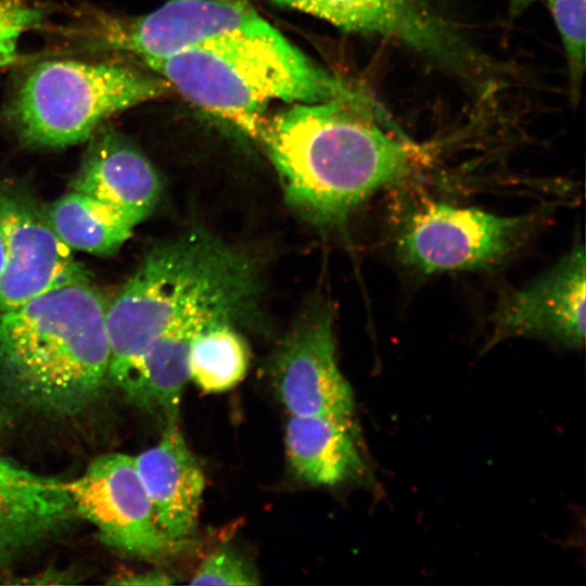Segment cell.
I'll use <instances>...</instances> for the list:
<instances>
[{
    "instance_id": "1",
    "label": "cell",
    "mask_w": 586,
    "mask_h": 586,
    "mask_svg": "<svg viewBox=\"0 0 586 586\" xmlns=\"http://www.w3.org/2000/svg\"><path fill=\"white\" fill-rule=\"evenodd\" d=\"M289 203L310 221L342 224L369 195L412 176L431 148L408 138L372 99L295 103L256 136Z\"/></svg>"
},
{
    "instance_id": "2",
    "label": "cell",
    "mask_w": 586,
    "mask_h": 586,
    "mask_svg": "<svg viewBox=\"0 0 586 586\" xmlns=\"http://www.w3.org/2000/svg\"><path fill=\"white\" fill-rule=\"evenodd\" d=\"M258 288L255 260L204 231L154 247L105 307L110 382L129 397L144 354L164 332L204 314L240 321L255 308Z\"/></svg>"
},
{
    "instance_id": "3",
    "label": "cell",
    "mask_w": 586,
    "mask_h": 586,
    "mask_svg": "<svg viewBox=\"0 0 586 586\" xmlns=\"http://www.w3.org/2000/svg\"><path fill=\"white\" fill-rule=\"evenodd\" d=\"M105 305L90 281L0 311V393L24 411L67 418L110 382Z\"/></svg>"
},
{
    "instance_id": "4",
    "label": "cell",
    "mask_w": 586,
    "mask_h": 586,
    "mask_svg": "<svg viewBox=\"0 0 586 586\" xmlns=\"http://www.w3.org/2000/svg\"><path fill=\"white\" fill-rule=\"evenodd\" d=\"M144 64L188 101L254 138L272 100L317 103L360 93L271 25L219 35Z\"/></svg>"
},
{
    "instance_id": "5",
    "label": "cell",
    "mask_w": 586,
    "mask_h": 586,
    "mask_svg": "<svg viewBox=\"0 0 586 586\" xmlns=\"http://www.w3.org/2000/svg\"><path fill=\"white\" fill-rule=\"evenodd\" d=\"M171 90L157 74L129 64L48 59L22 74L5 119L29 146L64 148L91 138L111 116Z\"/></svg>"
},
{
    "instance_id": "6",
    "label": "cell",
    "mask_w": 586,
    "mask_h": 586,
    "mask_svg": "<svg viewBox=\"0 0 586 586\" xmlns=\"http://www.w3.org/2000/svg\"><path fill=\"white\" fill-rule=\"evenodd\" d=\"M536 224L534 214L501 216L473 206L428 202L400 224L395 254L421 273L483 269L517 252Z\"/></svg>"
},
{
    "instance_id": "7",
    "label": "cell",
    "mask_w": 586,
    "mask_h": 586,
    "mask_svg": "<svg viewBox=\"0 0 586 586\" xmlns=\"http://www.w3.org/2000/svg\"><path fill=\"white\" fill-rule=\"evenodd\" d=\"M269 25L249 0H168L135 17L92 12L69 31L88 48L123 52L145 62L219 35Z\"/></svg>"
},
{
    "instance_id": "8",
    "label": "cell",
    "mask_w": 586,
    "mask_h": 586,
    "mask_svg": "<svg viewBox=\"0 0 586 586\" xmlns=\"http://www.w3.org/2000/svg\"><path fill=\"white\" fill-rule=\"evenodd\" d=\"M343 30L399 43L484 94L495 85V66L431 0H335Z\"/></svg>"
},
{
    "instance_id": "9",
    "label": "cell",
    "mask_w": 586,
    "mask_h": 586,
    "mask_svg": "<svg viewBox=\"0 0 586 586\" xmlns=\"http://www.w3.org/2000/svg\"><path fill=\"white\" fill-rule=\"evenodd\" d=\"M63 485L77 515L119 551L154 558L177 551L182 544L169 539L158 527L133 457L101 456L79 477Z\"/></svg>"
},
{
    "instance_id": "10",
    "label": "cell",
    "mask_w": 586,
    "mask_h": 586,
    "mask_svg": "<svg viewBox=\"0 0 586 586\" xmlns=\"http://www.w3.org/2000/svg\"><path fill=\"white\" fill-rule=\"evenodd\" d=\"M0 238L4 264L0 273V311L74 282L90 281L47 216L27 195L0 192Z\"/></svg>"
},
{
    "instance_id": "11",
    "label": "cell",
    "mask_w": 586,
    "mask_h": 586,
    "mask_svg": "<svg viewBox=\"0 0 586 586\" xmlns=\"http://www.w3.org/2000/svg\"><path fill=\"white\" fill-rule=\"evenodd\" d=\"M276 395L292 416L353 419L354 395L335 358L330 311L308 313L291 330L270 364Z\"/></svg>"
},
{
    "instance_id": "12",
    "label": "cell",
    "mask_w": 586,
    "mask_h": 586,
    "mask_svg": "<svg viewBox=\"0 0 586 586\" xmlns=\"http://www.w3.org/2000/svg\"><path fill=\"white\" fill-rule=\"evenodd\" d=\"M585 268V247L576 242L548 271L504 293L489 318V345L512 336H534L566 347L583 346Z\"/></svg>"
},
{
    "instance_id": "13",
    "label": "cell",
    "mask_w": 586,
    "mask_h": 586,
    "mask_svg": "<svg viewBox=\"0 0 586 586\" xmlns=\"http://www.w3.org/2000/svg\"><path fill=\"white\" fill-rule=\"evenodd\" d=\"M161 189L145 155L113 129H98L91 137L72 184V191L114 207L135 227L152 213Z\"/></svg>"
},
{
    "instance_id": "14",
    "label": "cell",
    "mask_w": 586,
    "mask_h": 586,
    "mask_svg": "<svg viewBox=\"0 0 586 586\" xmlns=\"http://www.w3.org/2000/svg\"><path fill=\"white\" fill-rule=\"evenodd\" d=\"M75 517L62 481L0 456V563L48 540Z\"/></svg>"
},
{
    "instance_id": "15",
    "label": "cell",
    "mask_w": 586,
    "mask_h": 586,
    "mask_svg": "<svg viewBox=\"0 0 586 586\" xmlns=\"http://www.w3.org/2000/svg\"><path fill=\"white\" fill-rule=\"evenodd\" d=\"M135 462L158 527L169 539L186 543L196 527L205 479L178 419L166 421L161 441Z\"/></svg>"
},
{
    "instance_id": "16",
    "label": "cell",
    "mask_w": 586,
    "mask_h": 586,
    "mask_svg": "<svg viewBox=\"0 0 586 586\" xmlns=\"http://www.w3.org/2000/svg\"><path fill=\"white\" fill-rule=\"evenodd\" d=\"M284 441L294 473L310 485L335 486L365 473L353 419L291 415Z\"/></svg>"
},
{
    "instance_id": "17",
    "label": "cell",
    "mask_w": 586,
    "mask_h": 586,
    "mask_svg": "<svg viewBox=\"0 0 586 586\" xmlns=\"http://www.w3.org/2000/svg\"><path fill=\"white\" fill-rule=\"evenodd\" d=\"M46 216L68 247L94 255L116 253L135 229L114 207L76 191L58 199Z\"/></svg>"
},
{
    "instance_id": "18",
    "label": "cell",
    "mask_w": 586,
    "mask_h": 586,
    "mask_svg": "<svg viewBox=\"0 0 586 586\" xmlns=\"http://www.w3.org/2000/svg\"><path fill=\"white\" fill-rule=\"evenodd\" d=\"M235 321L218 319L194 337L188 357L189 379L206 393L231 390L245 377L250 351Z\"/></svg>"
},
{
    "instance_id": "19",
    "label": "cell",
    "mask_w": 586,
    "mask_h": 586,
    "mask_svg": "<svg viewBox=\"0 0 586 586\" xmlns=\"http://www.w3.org/2000/svg\"><path fill=\"white\" fill-rule=\"evenodd\" d=\"M564 49L570 94L579 98L585 71L586 0H546Z\"/></svg>"
},
{
    "instance_id": "20",
    "label": "cell",
    "mask_w": 586,
    "mask_h": 586,
    "mask_svg": "<svg viewBox=\"0 0 586 586\" xmlns=\"http://www.w3.org/2000/svg\"><path fill=\"white\" fill-rule=\"evenodd\" d=\"M48 4L47 0H0V69L20 60V39L42 27Z\"/></svg>"
},
{
    "instance_id": "21",
    "label": "cell",
    "mask_w": 586,
    "mask_h": 586,
    "mask_svg": "<svg viewBox=\"0 0 586 586\" xmlns=\"http://www.w3.org/2000/svg\"><path fill=\"white\" fill-rule=\"evenodd\" d=\"M255 569L230 548L212 552L192 576V585H255Z\"/></svg>"
},
{
    "instance_id": "22",
    "label": "cell",
    "mask_w": 586,
    "mask_h": 586,
    "mask_svg": "<svg viewBox=\"0 0 586 586\" xmlns=\"http://www.w3.org/2000/svg\"><path fill=\"white\" fill-rule=\"evenodd\" d=\"M279 4L311 14L334 26H340V13L335 0H272Z\"/></svg>"
},
{
    "instance_id": "23",
    "label": "cell",
    "mask_w": 586,
    "mask_h": 586,
    "mask_svg": "<svg viewBox=\"0 0 586 586\" xmlns=\"http://www.w3.org/2000/svg\"><path fill=\"white\" fill-rule=\"evenodd\" d=\"M123 585H168L173 581L170 576L163 572H145L139 574L124 575L113 582Z\"/></svg>"
},
{
    "instance_id": "24",
    "label": "cell",
    "mask_w": 586,
    "mask_h": 586,
    "mask_svg": "<svg viewBox=\"0 0 586 586\" xmlns=\"http://www.w3.org/2000/svg\"><path fill=\"white\" fill-rule=\"evenodd\" d=\"M537 0H508L510 12L513 14L521 13Z\"/></svg>"
},
{
    "instance_id": "25",
    "label": "cell",
    "mask_w": 586,
    "mask_h": 586,
    "mask_svg": "<svg viewBox=\"0 0 586 586\" xmlns=\"http://www.w3.org/2000/svg\"><path fill=\"white\" fill-rule=\"evenodd\" d=\"M3 264H4V250H3L2 241H1V238H0V273H1L2 268H3Z\"/></svg>"
}]
</instances>
